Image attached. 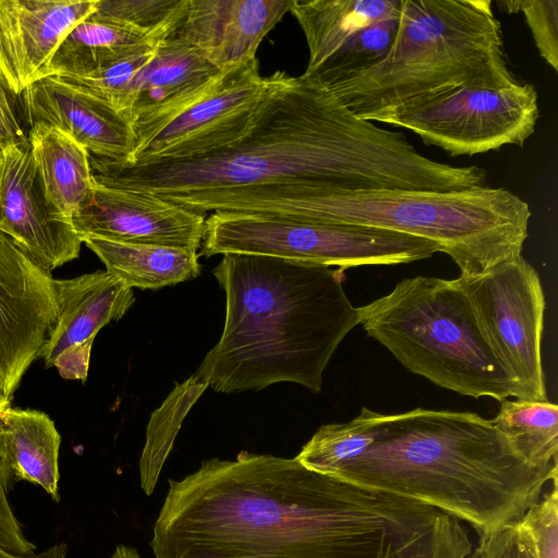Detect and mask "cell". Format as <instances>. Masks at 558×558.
Segmentation results:
<instances>
[{"instance_id": "cell-26", "label": "cell", "mask_w": 558, "mask_h": 558, "mask_svg": "<svg viewBox=\"0 0 558 558\" xmlns=\"http://www.w3.org/2000/svg\"><path fill=\"white\" fill-rule=\"evenodd\" d=\"M208 385L195 374L177 384L148 421L140 458V482L144 493H154L182 423Z\"/></svg>"}, {"instance_id": "cell-30", "label": "cell", "mask_w": 558, "mask_h": 558, "mask_svg": "<svg viewBox=\"0 0 558 558\" xmlns=\"http://www.w3.org/2000/svg\"><path fill=\"white\" fill-rule=\"evenodd\" d=\"M187 0H97L96 12L145 32H174Z\"/></svg>"}, {"instance_id": "cell-28", "label": "cell", "mask_w": 558, "mask_h": 558, "mask_svg": "<svg viewBox=\"0 0 558 558\" xmlns=\"http://www.w3.org/2000/svg\"><path fill=\"white\" fill-rule=\"evenodd\" d=\"M399 16L372 24L349 38L339 49L302 77L325 88L366 70L389 51L398 31Z\"/></svg>"}, {"instance_id": "cell-4", "label": "cell", "mask_w": 558, "mask_h": 558, "mask_svg": "<svg viewBox=\"0 0 558 558\" xmlns=\"http://www.w3.org/2000/svg\"><path fill=\"white\" fill-rule=\"evenodd\" d=\"M557 473L529 463L492 420L417 408L378 413L371 445L328 476L429 505L482 535L519 522Z\"/></svg>"}, {"instance_id": "cell-18", "label": "cell", "mask_w": 558, "mask_h": 558, "mask_svg": "<svg viewBox=\"0 0 558 558\" xmlns=\"http://www.w3.org/2000/svg\"><path fill=\"white\" fill-rule=\"evenodd\" d=\"M294 0H187L177 37L220 71L256 58L266 35Z\"/></svg>"}, {"instance_id": "cell-31", "label": "cell", "mask_w": 558, "mask_h": 558, "mask_svg": "<svg viewBox=\"0 0 558 558\" xmlns=\"http://www.w3.org/2000/svg\"><path fill=\"white\" fill-rule=\"evenodd\" d=\"M501 10L522 12L542 58L558 71V0H502Z\"/></svg>"}, {"instance_id": "cell-35", "label": "cell", "mask_w": 558, "mask_h": 558, "mask_svg": "<svg viewBox=\"0 0 558 558\" xmlns=\"http://www.w3.org/2000/svg\"><path fill=\"white\" fill-rule=\"evenodd\" d=\"M93 341L94 339H88L70 345L54 359L52 366L58 369L61 377L85 381Z\"/></svg>"}, {"instance_id": "cell-21", "label": "cell", "mask_w": 558, "mask_h": 558, "mask_svg": "<svg viewBox=\"0 0 558 558\" xmlns=\"http://www.w3.org/2000/svg\"><path fill=\"white\" fill-rule=\"evenodd\" d=\"M61 436L44 412L7 408L0 412V461L20 480L59 500Z\"/></svg>"}, {"instance_id": "cell-5", "label": "cell", "mask_w": 558, "mask_h": 558, "mask_svg": "<svg viewBox=\"0 0 558 558\" xmlns=\"http://www.w3.org/2000/svg\"><path fill=\"white\" fill-rule=\"evenodd\" d=\"M492 4V0H402L388 53L327 89L356 117L381 122L397 108L446 89L517 84Z\"/></svg>"}, {"instance_id": "cell-15", "label": "cell", "mask_w": 558, "mask_h": 558, "mask_svg": "<svg viewBox=\"0 0 558 558\" xmlns=\"http://www.w3.org/2000/svg\"><path fill=\"white\" fill-rule=\"evenodd\" d=\"M96 5L97 0H0V75L16 97L49 76L59 45Z\"/></svg>"}, {"instance_id": "cell-14", "label": "cell", "mask_w": 558, "mask_h": 558, "mask_svg": "<svg viewBox=\"0 0 558 558\" xmlns=\"http://www.w3.org/2000/svg\"><path fill=\"white\" fill-rule=\"evenodd\" d=\"M71 221L82 242L99 238L197 251L206 217L153 195L95 182L89 199Z\"/></svg>"}, {"instance_id": "cell-33", "label": "cell", "mask_w": 558, "mask_h": 558, "mask_svg": "<svg viewBox=\"0 0 558 558\" xmlns=\"http://www.w3.org/2000/svg\"><path fill=\"white\" fill-rule=\"evenodd\" d=\"M468 558H536L531 541L519 523L480 535Z\"/></svg>"}, {"instance_id": "cell-27", "label": "cell", "mask_w": 558, "mask_h": 558, "mask_svg": "<svg viewBox=\"0 0 558 558\" xmlns=\"http://www.w3.org/2000/svg\"><path fill=\"white\" fill-rule=\"evenodd\" d=\"M377 417V412L362 408L357 416L349 422L322 425L295 459L311 471L330 475L371 445Z\"/></svg>"}, {"instance_id": "cell-23", "label": "cell", "mask_w": 558, "mask_h": 558, "mask_svg": "<svg viewBox=\"0 0 558 558\" xmlns=\"http://www.w3.org/2000/svg\"><path fill=\"white\" fill-rule=\"evenodd\" d=\"M402 0H294L290 12L308 47L311 70L359 31L399 16Z\"/></svg>"}, {"instance_id": "cell-8", "label": "cell", "mask_w": 558, "mask_h": 558, "mask_svg": "<svg viewBox=\"0 0 558 558\" xmlns=\"http://www.w3.org/2000/svg\"><path fill=\"white\" fill-rule=\"evenodd\" d=\"M437 252L440 246L430 240L375 227L213 213L199 255H263L345 270L412 263Z\"/></svg>"}, {"instance_id": "cell-20", "label": "cell", "mask_w": 558, "mask_h": 558, "mask_svg": "<svg viewBox=\"0 0 558 558\" xmlns=\"http://www.w3.org/2000/svg\"><path fill=\"white\" fill-rule=\"evenodd\" d=\"M172 32H145L100 15L96 10L76 24L56 50L49 76L80 75L158 46Z\"/></svg>"}, {"instance_id": "cell-2", "label": "cell", "mask_w": 558, "mask_h": 558, "mask_svg": "<svg viewBox=\"0 0 558 558\" xmlns=\"http://www.w3.org/2000/svg\"><path fill=\"white\" fill-rule=\"evenodd\" d=\"M150 547L155 558H468L472 542L429 505L241 451L168 481Z\"/></svg>"}, {"instance_id": "cell-13", "label": "cell", "mask_w": 558, "mask_h": 558, "mask_svg": "<svg viewBox=\"0 0 558 558\" xmlns=\"http://www.w3.org/2000/svg\"><path fill=\"white\" fill-rule=\"evenodd\" d=\"M0 232L49 272L80 255L83 242L48 202L27 138L0 150Z\"/></svg>"}, {"instance_id": "cell-6", "label": "cell", "mask_w": 558, "mask_h": 558, "mask_svg": "<svg viewBox=\"0 0 558 558\" xmlns=\"http://www.w3.org/2000/svg\"><path fill=\"white\" fill-rule=\"evenodd\" d=\"M531 216L529 204L513 192L483 185L451 192H326L310 201L305 222L361 225L430 240L460 275H477L522 254Z\"/></svg>"}, {"instance_id": "cell-39", "label": "cell", "mask_w": 558, "mask_h": 558, "mask_svg": "<svg viewBox=\"0 0 558 558\" xmlns=\"http://www.w3.org/2000/svg\"><path fill=\"white\" fill-rule=\"evenodd\" d=\"M10 401L11 400L7 399L0 391V412L10 407Z\"/></svg>"}, {"instance_id": "cell-16", "label": "cell", "mask_w": 558, "mask_h": 558, "mask_svg": "<svg viewBox=\"0 0 558 558\" xmlns=\"http://www.w3.org/2000/svg\"><path fill=\"white\" fill-rule=\"evenodd\" d=\"M29 126L54 128L83 146L92 157L128 162L135 133L116 108L54 76L40 78L20 95Z\"/></svg>"}, {"instance_id": "cell-36", "label": "cell", "mask_w": 558, "mask_h": 558, "mask_svg": "<svg viewBox=\"0 0 558 558\" xmlns=\"http://www.w3.org/2000/svg\"><path fill=\"white\" fill-rule=\"evenodd\" d=\"M17 98L0 75V148L26 140L17 114Z\"/></svg>"}, {"instance_id": "cell-29", "label": "cell", "mask_w": 558, "mask_h": 558, "mask_svg": "<svg viewBox=\"0 0 558 558\" xmlns=\"http://www.w3.org/2000/svg\"><path fill=\"white\" fill-rule=\"evenodd\" d=\"M158 46L130 54L85 74L54 77L104 100L123 114L134 78L153 60Z\"/></svg>"}, {"instance_id": "cell-9", "label": "cell", "mask_w": 558, "mask_h": 558, "mask_svg": "<svg viewBox=\"0 0 558 558\" xmlns=\"http://www.w3.org/2000/svg\"><path fill=\"white\" fill-rule=\"evenodd\" d=\"M519 400H547L542 365L545 298L535 268L522 254L477 275L454 279Z\"/></svg>"}, {"instance_id": "cell-32", "label": "cell", "mask_w": 558, "mask_h": 558, "mask_svg": "<svg viewBox=\"0 0 558 558\" xmlns=\"http://www.w3.org/2000/svg\"><path fill=\"white\" fill-rule=\"evenodd\" d=\"M541 495L518 522L532 543L536 558H558V486Z\"/></svg>"}, {"instance_id": "cell-10", "label": "cell", "mask_w": 558, "mask_h": 558, "mask_svg": "<svg viewBox=\"0 0 558 558\" xmlns=\"http://www.w3.org/2000/svg\"><path fill=\"white\" fill-rule=\"evenodd\" d=\"M539 118L538 95L526 82L500 88L456 87L405 104L381 123L409 130L452 157L522 146Z\"/></svg>"}, {"instance_id": "cell-3", "label": "cell", "mask_w": 558, "mask_h": 558, "mask_svg": "<svg viewBox=\"0 0 558 558\" xmlns=\"http://www.w3.org/2000/svg\"><path fill=\"white\" fill-rule=\"evenodd\" d=\"M213 275L226 294L225 325L194 374L222 393L283 381L318 393L331 356L359 325L344 270L226 254Z\"/></svg>"}, {"instance_id": "cell-19", "label": "cell", "mask_w": 558, "mask_h": 558, "mask_svg": "<svg viewBox=\"0 0 558 558\" xmlns=\"http://www.w3.org/2000/svg\"><path fill=\"white\" fill-rule=\"evenodd\" d=\"M58 315L38 357L46 367L68 347L95 339L112 320H119L134 304L130 287L107 270L72 279H54Z\"/></svg>"}, {"instance_id": "cell-1", "label": "cell", "mask_w": 558, "mask_h": 558, "mask_svg": "<svg viewBox=\"0 0 558 558\" xmlns=\"http://www.w3.org/2000/svg\"><path fill=\"white\" fill-rule=\"evenodd\" d=\"M98 184L189 210L300 221L331 191L456 190V166L420 154L402 132L363 120L324 86L277 71L245 129L227 144L180 159L126 163L89 156Z\"/></svg>"}, {"instance_id": "cell-12", "label": "cell", "mask_w": 558, "mask_h": 558, "mask_svg": "<svg viewBox=\"0 0 558 558\" xmlns=\"http://www.w3.org/2000/svg\"><path fill=\"white\" fill-rule=\"evenodd\" d=\"M54 278L0 232V391L11 400L56 324Z\"/></svg>"}, {"instance_id": "cell-7", "label": "cell", "mask_w": 558, "mask_h": 558, "mask_svg": "<svg viewBox=\"0 0 558 558\" xmlns=\"http://www.w3.org/2000/svg\"><path fill=\"white\" fill-rule=\"evenodd\" d=\"M359 324L408 371L472 398L502 401L513 386L456 280L416 276L357 307Z\"/></svg>"}, {"instance_id": "cell-11", "label": "cell", "mask_w": 558, "mask_h": 558, "mask_svg": "<svg viewBox=\"0 0 558 558\" xmlns=\"http://www.w3.org/2000/svg\"><path fill=\"white\" fill-rule=\"evenodd\" d=\"M264 89L257 58L222 71L194 102L137 140L126 163L186 158L227 144L245 129Z\"/></svg>"}, {"instance_id": "cell-38", "label": "cell", "mask_w": 558, "mask_h": 558, "mask_svg": "<svg viewBox=\"0 0 558 558\" xmlns=\"http://www.w3.org/2000/svg\"><path fill=\"white\" fill-rule=\"evenodd\" d=\"M109 558H141V556L132 546L118 545Z\"/></svg>"}, {"instance_id": "cell-34", "label": "cell", "mask_w": 558, "mask_h": 558, "mask_svg": "<svg viewBox=\"0 0 558 558\" xmlns=\"http://www.w3.org/2000/svg\"><path fill=\"white\" fill-rule=\"evenodd\" d=\"M11 474L10 469L0 461V547L16 555L29 556L35 546L25 537L8 499Z\"/></svg>"}, {"instance_id": "cell-22", "label": "cell", "mask_w": 558, "mask_h": 558, "mask_svg": "<svg viewBox=\"0 0 558 558\" xmlns=\"http://www.w3.org/2000/svg\"><path fill=\"white\" fill-rule=\"evenodd\" d=\"M27 141L48 202L71 220L93 193L88 151L61 131L41 124L29 126Z\"/></svg>"}, {"instance_id": "cell-40", "label": "cell", "mask_w": 558, "mask_h": 558, "mask_svg": "<svg viewBox=\"0 0 558 558\" xmlns=\"http://www.w3.org/2000/svg\"><path fill=\"white\" fill-rule=\"evenodd\" d=\"M0 150H1V148H0Z\"/></svg>"}, {"instance_id": "cell-17", "label": "cell", "mask_w": 558, "mask_h": 558, "mask_svg": "<svg viewBox=\"0 0 558 558\" xmlns=\"http://www.w3.org/2000/svg\"><path fill=\"white\" fill-rule=\"evenodd\" d=\"M221 72L183 39L173 34L165 38L153 60L134 78L128 96L123 114L133 126L135 140L194 102Z\"/></svg>"}, {"instance_id": "cell-37", "label": "cell", "mask_w": 558, "mask_h": 558, "mask_svg": "<svg viewBox=\"0 0 558 558\" xmlns=\"http://www.w3.org/2000/svg\"><path fill=\"white\" fill-rule=\"evenodd\" d=\"M66 551L68 547L62 543L54 544L37 555L29 556L16 555L0 547V558H65Z\"/></svg>"}, {"instance_id": "cell-25", "label": "cell", "mask_w": 558, "mask_h": 558, "mask_svg": "<svg viewBox=\"0 0 558 558\" xmlns=\"http://www.w3.org/2000/svg\"><path fill=\"white\" fill-rule=\"evenodd\" d=\"M492 422L529 463L538 468L558 466L556 403L505 399Z\"/></svg>"}, {"instance_id": "cell-24", "label": "cell", "mask_w": 558, "mask_h": 558, "mask_svg": "<svg viewBox=\"0 0 558 558\" xmlns=\"http://www.w3.org/2000/svg\"><path fill=\"white\" fill-rule=\"evenodd\" d=\"M106 270L131 289L157 290L196 278L201 272L196 251L99 238L83 240Z\"/></svg>"}]
</instances>
